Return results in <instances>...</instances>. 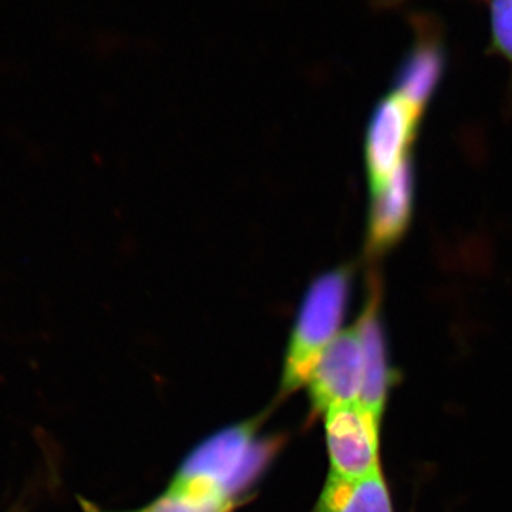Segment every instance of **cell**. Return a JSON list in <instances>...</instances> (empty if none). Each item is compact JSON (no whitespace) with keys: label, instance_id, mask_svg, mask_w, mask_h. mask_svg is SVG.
I'll return each mask as SVG.
<instances>
[{"label":"cell","instance_id":"cell-1","mask_svg":"<svg viewBox=\"0 0 512 512\" xmlns=\"http://www.w3.org/2000/svg\"><path fill=\"white\" fill-rule=\"evenodd\" d=\"M281 446V437L261 433L259 420L235 424L195 447L171 484L212 491L241 505Z\"/></svg>","mask_w":512,"mask_h":512},{"label":"cell","instance_id":"cell-2","mask_svg":"<svg viewBox=\"0 0 512 512\" xmlns=\"http://www.w3.org/2000/svg\"><path fill=\"white\" fill-rule=\"evenodd\" d=\"M353 275L352 266H338L309 285L286 346L279 399L305 387L319 357L338 338L349 308Z\"/></svg>","mask_w":512,"mask_h":512},{"label":"cell","instance_id":"cell-3","mask_svg":"<svg viewBox=\"0 0 512 512\" xmlns=\"http://www.w3.org/2000/svg\"><path fill=\"white\" fill-rule=\"evenodd\" d=\"M421 117L420 111L393 92L376 104L365 138L366 175L372 195L410 158Z\"/></svg>","mask_w":512,"mask_h":512},{"label":"cell","instance_id":"cell-4","mask_svg":"<svg viewBox=\"0 0 512 512\" xmlns=\"http://www.w3.org/2000/svg\"><path fill=\"white\" fill-rule=\"evenodd\" d=\"M326 447L330 473L357 478L380 464V423L359 402L332 407L325 414Z\"/></svg>","mask_w":512,"mask_h":512},{"label":"cell","instance_id":"cell-5","mask_svg":"<svg viewBox=\"0 0 512 512\" xmlns=\"http://www.w3.org/2000/svg\"><path fill=\"white\" fill-rule=\"evenodd\" d=\"M312 413L359 402L363 387V353L356 326L340 332L313 366L308 382Z\"/></svg>","mask_w":512,"mask_h":512},{"label":"cell","instance_id":"cell-6","mask_svg":"<svg viewBox=\"0 0 512 512\" xmlns=\"http://www.w3.org/2000/svg\"><path fill=\"white\" fill-rule=\"evenodd\" d=\"M377 272H370L367 298L356 322L363 353V387L359 403L382 420L387 399L397 376L387 353L382 320V281Z\"/></svg>","mask_w":512,"mask_h":512},{"label":"cell","instance_id":"cell-7","mask_svg":"<svg viewBox=\"0 0 512 512\" xmlns=\"http://www.w3.org/2000/svg\"><path fill=\"white\" fill-rule=\"evenodd\" d=\"M416 200V170L407 158L382 190L372 195L366 231V255L379 258L396 247L412 224Z\"/></svg>","mask_w":512,"mask_h":512},{"label":"cell","instance_id":"cell-8","mask_svg":"<svg viewBox=\"0 0 512 512\" xmlns=\"http://www.w3.org/2000/svg\"><path fill=\"white\" fill-rule=\"evenodd\" d=\"M444 67L446 55L440 33L433 23L417 22L416 42L400 64L393 93L423 114L443 79Z\"/></svg>","mask_w":512,"mask_h":512},{"label":"cell","instance_id":"cell-9","mask_svg":"<svg viewBox=\"0 0 512 512\" xmlns=\"http://www.w3.org/2000/svg\"><path fill=\"white\" fill-rule=\"evenodd\" d=\"M312 512H394L382 466L357 478L330 473Z\"/></svg>","mask_w":512,"mask_h":512},{"label":"cell","instance_id":"cell-10","mask_svg":"<svg viewBox=\"0 0 512 512\" xmlns=\"http://www.w3.org/2000/svg\"><path fill=\"white\" fill-rule=\"evenodd\" d=\"M238 507L224 495L170 483L153 503L131 512H234Z\"/></svg>","mask_w":512,"mask_h":512},{"label":"cell","instance_id":"cell-11","mask_svg":"<svg viewBox=\"0 0 512 512\" xmlns=\"http://www.w3.org/2000/svg\"><path fill=\"white\" fill-rule=\"evenodd\" d=\"M491 53L512 64V0H491Z\"/></svg>","mask_w":512,"mask_h":512},{"label":"cell","instance_id":"cell-12","mask_svg":"<svg viewBox=\"0 0 512 512\" xmlns=\"http://www.w3.org/2000/svg\"><path fill=\"white\" fill-rule=\"evenodd\" d=\"M79 504L80 507H82L83 512H106L97 507L96 504H93L92 501L84 500L83 497H79Z\"/></svg>","mask_w":512,"mask_h":512},{"label":"cell","instance_id":"cell-13","mask_svg":"<svg viewBox=\"0 0 512 512\" xmlns=\"http://www.w3.org/2000/svg\"><path fill=\"white\" fill-rule=\"evenodd\" d=\"M12 512H22V511H20V510H15V511H12Z\"/></svg>","mask_w":512,"mask_h":512}]
</instances>
